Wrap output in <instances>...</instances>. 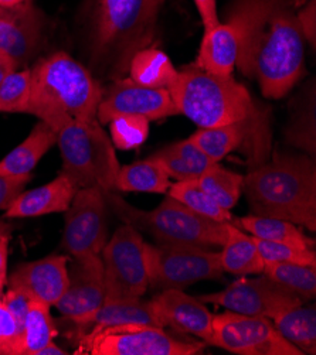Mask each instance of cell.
<instances>
[{"instance_id": "1", "label": "cell", "mask_w": 316, "mask_h": 355, "mask_svg": "<svg viewBox=\"0 0 316 355\" xmlns=\"http://www.w3.org/2000/svg\"><path fill=\"white\" fill-rule=\"evenodd\" d=\"M227 23L238 34L237 67L271 99L285 96L303 71V34L294 0H233Z\"/></svg>"}, {"instance_id": "2", "label": "cell", "mask_w": 316, "mask_h": 355, "mask_svg": "<svg viewBox=\"0 0 316 355\" xmlns=\"http://www.w3.org/2000/svg\"><path fill=\"white\" fill-rule=\"evenodd\" d=\"M159 8L160 0H88L87 49L95 76L124 78L133 55L153 40Z\"/></svg>"}, {"instance_id": "3", "label": "cell", "mask_w": 316, "mask_h": 355, "mask_svg": "<svg viewBox=\"0 0 316 355\" xmlns=\"http://www.w3.org/2000/svg\"><path fill=\"white\" fill-rule=\"evenodd\" d=\"M254 216L274 217L316 231V167L308 156L275 157L242 179Z\"/></svg>"}, {"instance_id": "4", "label": "cell", "mask_w": 316, "mask_h": 355, "mask_svg": "<svg viewBox=\"0 0 316 355\" xmlns=\"http://www.w3.org/2000/svg\"><path fill=\"white\" fill-rule=\"evenodd\" d=\"M31 95L28 115L57 130L69 119H97L103 95L91 71L67 53L58 51L30 68Z\"/></svg>"}, {"instance_id": "5", "label": "cell", "mask_w": 316, "mask_h": 355, "mask_svg": "<svg viewBox=\"0 0 316 355\" xmlns=\"http://www.w3.org/2000/svg\"><path fill=\"white\" fill-rule=\"evenodd\" d=\"M167 92L179 114L200 128L261 119L245 87L231 76L210 74L196 65L179 71Z\"/></svg>"}, {"instance_id": "6", "label": "cell", "mask_w": 316, "mask_h": 355, "mask_svg": "<svg viewBox=\"0 0 316 355\" xmlns=\"http://www.w3.org/2000/svg\"><path fill=\"white\" fill-rule=\"evenodd\" d=\"M105 198L108 208L124 224L152 235L159 243L210 248L222 246L226 242L230 221L219 223L201 217L169 196L151 211L135 208L113 190L105 191Z\"/></svg>"}, {"instance_id": "7", "label": "cell", "mask_w": 316, "mask_h": 355, "mask_svg": "<svg viewBox=\"0 0 316 355\" xmlns=\"http://www.w3.org/2000/svg\"><path fill=\"white\" fill-rule=\"evenodd\" d=\"M57 145L63 157V168L77 189H114L119 163L110 137L98 119H69L56 130Z\"/></svg>"}, {"instance_id": "8", "label": "cell", "mask_w": 316, "mask_h": 355, "mask_svg": "<svg viewBox=\"0 0 316 355\" xmlns=\"http://www.w3.org/2000/svg\"><path fill=\"white\" fill-rule=\"evenodd\" d=\"M105 302H133L149 289L148 243L133 227L121 225L101 251Z\"/></svg>"}, {"instance_id": "9", "label": "cell", "mask_w": 316, "mask_h": 355, "mask_svg": "<svg viewBox=\"0 0 316 355\" xmlns=\"http://www.w3.org/2000/svg\"><path fill=\"white\" fill-rule=\"evenodd\" d=\"M149 288L183 291L199 280L222 279L220 254L204 246L148 243Z\"/></svg>"}, {"instance_id": "10", "label": "cell", "mask_w": 316, "mask_h": 355, "mask_svg": "<svg viewBox=\"0 0 316 355\" xmlns=\"http://www.w3.org/2000/svg\"><path fill=\"white\" fill-rule=\"evenodd\" d=\"M208 345L238 355H303L278 333L269 318L230 310L213 315V333Z\"/></svg>"}, {"instance_id": "11", "label": "cell", "mask_w": 316, "mask_h": 355, "mask_svg": "<svg viewBox=\"0 0 316 355\" xmlns=\"http://www.w3.org/2000/svg\"><path fill=\"white\" fill-rule=\"evenodd\" d=\"M80 347L92 355H196L204 344L173 338L163 327L129 324L81 337Z\"/></svg>"}, {"instance_id": "12", "label": "cell", "mask_w": 316, "mask_h": 355, "mask_svg": "<svg viewBox=\"0 0 316 355\" xmlns=\"http://www.w3.org/2000/svg\"><path fill=\"white\" fill-rule=\"evenodd\" d=\"M108 241V204L99 187L78 189L65 211L63 248L69 257L99 255Z\"/></svg>"}, {"instance_id": "13", "label": "cell", "mask_w": 316, "mask_h": 355, "mask_svg": "<svg viewBox=\"0 0 316 355\" xmlns=\"http://www.w3.org/2000/svg\"><path fill=\"white\" fill-rule=\"evenodd\" d=\"M199 300L240 314L267 317L269 320L302 303L298 296L265 275L254 279H238L226 289L217 293L203 295Z\"/></svg>"}, {"instance_id": "14", "label": "cell", "mask_w": 316, "mask_h": 355, "mask_svg": "<svg viewBox=\"0 0 316 355\" xmlns=\"http://www.w3.org/2000/svg\"><path fill=\"white\" fill-rule=\"evenodd\" d=\"M68 259V283L57 310L77 327L105 303V280L101 255L91 254Z\"/></svg>"}, {"instance_id": "15", "label": "cell", "mask_w": 316, "mask_h": 355, "mask_svg": "<svg viewBox=\"0 0 316 355\" xmlns=\"http://www.w3.org/2000/svg\"><path fill=\"white\" fill-rule=\"evenodd\" d=\"M121 115L144 116L148 121H155L179 115V111L167 89L147 88L122 78L114 81L107 91H103L97 119L99 123H110Z\"/></svg>"}, {"instance_id": "16", "label": "cell", "mask_w": 316, "mask_h": 355, "mask_svg": "<svg viewBox=\"0 0 316 355\" xmlns=\"http://www.w3.org/2000/svg\"><path fill=\"white\" fill-rule=\"evenodd\" d=\"M44 28L46 16L34 0L0 8V53L12 58L17 68L26 65L40 50Z\"/></svg>"}, {"instance_id": "17", "label": "cell", "mask_w": 316, "mask_h": 355, "mask_svg": "<svg viewBox=\"0 0 316 355\" xmlns=\"http://www.w3.org/2000/svg\"><path fill=\"white\" fill-rule=\"evenodd\" d=\"M162 327H172L183 334H190L206 344L213 333V314L206 303L186 295L179 289L160 291L149 300Z\"/></svg>"}, {"instance_id": "18", "label": "cell", "mask_w": 316, "mask_h": 355, "mask_svg": "<svg viewBox=\"0 0 316 355\" xmlns=\"http://www.w3.org/2000/svg\"><path fill=\"white\" fill-rule=\"evenodd\" d=\"M68 259L65 255H49L19 265L9 277V286L28 299L54 306L67 288Z\"/></svg>"}, {"instance_id": "19", "label": "cell", "mask_w": 316, "mask_h": 355, "mask_svg": "<svg viewBox=\"0 0 316 355\" xmlns=\"http://www.w3.org/2000/svg\"><path fill=\"white\" fill-rule=\"evenodd\" d=\"M77 190V186L64 173H60L50 183L20 193L5 211V217L33 218L54 212H65Z\"/></svg>"}, {"instance_id": "20", "label": "cell", "mask_w": 316, "mask_h": 355, "mask_svg": "<svg viewBox=\"0 0 316 355\" xmlns=\"http://www.w3.org/2000/svg\"><path fill=\"white\" fill-rule=\"evenodd\" d=\"M240 42L237 30L230 24H219L204 31L196 67L216 76H231L237 64Z\"/></svg>"}, {"instance_id": "21", "label": "cell", "mask_w": 316, "mask_h": 355, "mask_svg": "<svg viewBox=\"0 0 316 355\" xmlns=\"http://www.w3.org/2000/svg\"><path fill=\"white\" fill-rule=\"evenodd\" d=\"M129 324H145L162 327L152 309L151 302L142 299L133 302H105L94 314H91L84 324L78 329H87L81 337L92 336L98 331L111 327H121Z\"/></svg>"}, {"instance_id": "22", "label": "cell", "mask_w": 316, "mask_h": 355, "mask_svg": "<svg viewBox=\"0 0 316 355\" xmlns=\"http://www.w3.org/2000/svg\"><path fill=\"white\" fill-rule=\"evenodd\" d=\"M54 145H57L56 130L39 121L22 144L0 160V175L31 174Z\"/></svg>"}, {"instance_id": "23", "label": "cell", "mask_w": 316, "mask_h": 355, "mask_svg": "<svg viewBox=\"0 0 316 355\" xmlns=\"http://www.w3.org/2000/svg\"><path fill=\"white\" fill-rule=\"evenodd\" d=\"M151 159L159 162L170 179L176 182L197 180L208 167L215 164L193 144L190 137L158 150Z\"/></svg>"}, {"instance_id": "24", "label": "cell", "mask_w": 316, "mask_h": 355, "mask_svg": "<svg viewBox=\"0 0 316 355\" xmlns=\"http://www.w3.org/2000/svg\"><path fill=\"white\" fill-rule=\"evenodd\" d=\"M219 254L223 270L237 276L263 273L265 266L257 251L254 238L231 224V221L227 227L226 242L222 245Z\"/></svg>"}, {"instance_id": "25", "label": "cell", "mask_w": 316, "mask_h": 355, "mask_svg": "<svg viewBox=\"0 0 316 355\" xmlns=\"http://www.w3.org/2000/svg\"><path fill=\"white\" fill-rule=\"evenodd\" d=\"M258 121L237 122L213 128H200L196 133L190 136V140L206 156H208L215 163H219L227 155L238 149V146L249 136V133L258 128Z\"/></svg>"}, {"instance_id": "26", "label": "cell", "mask_w": 316, "mask_h": 355, "mask_svg": "<svg viewBox=\"0 0 316 355\" xmlns=\"http://www.w3.org/2000/svg\"><path fill=\"white\" fill-rule=\"evenodd\" d=\"M287 341L303 354H316V307L299 303L271 320Z\"/></svg>"}, {"instance_id": "27", "label": "cell", "mask_w": 316, "mask_h": 355, "mask_svg": "<svg viewBox=\"0 0 316 355\" xmlns=\"http://www.w3.org/2000/svg\"><path fill=\"white\" fill-rule=\"evenodd\" d=\"M170 186V177L166 170L151 157L119 167L114 182V189L124 193L165 194Z\"/></svg>"}, {"instance_id": "28", "label": "cell", "mask_w": 316, "mask_h": 355, "mask_svg": "<svg viewBox=\"0 0 316 355\" xmlns=\"http://www.w3.org/2000/svg\"><path fill=\"white\" fill-rule=\"evenodd\" d=\"M178 73L163 51L149 47L136 53L129 64V80L147 88L167 89L176 81Z\"/></svg>"}, {"instance_id": "29", "label": "cell", "mask_w": 316, "mask_h": 355, "mask_svg": "<svg viewBox=\"0 0 316 355\" xmlns=\"http://www.w3.org/2000/svg\"><path fill=\"white\" fill-rule=\"evenodd\" d=\"M242 231H247L251 236L275 242V243H285L302 250H313L315 242L308 238L298 225L274 217H264V216H247L237 218L233 223Z\"/></svg>"}, {"instance_id": "30", "label": "cell", "mask_w": 316, "mask_h": 355, "mask_svg": "<svg viewBox=\"0 0 316 355\" xmlns=\"http://www.w3.org/2000/svg\"><path fill=\"white\" fill-rule=\"evenodd\" d=\"M244 175L215 163L197 179L201 190L222 208L230 211L242 194Z\"/></svg>"}, {"instance_id": "31", "label": "cell", "mask_w": 316, "mask_h": 355, "mask_svg": "<svg viewBox=\"0 0 316 355\" xmlns=\"http://www.w3.org/2000/svg\"><path fill=\"white\" fill-rule=\"evenodd\" d=\"M50 307L40 300H28V311L23 326V355H38L57 334Z\"/></svg>"}, {"instance_id": "32", "label": "cell", "mask_w": 316, "mask_h": 355, "mask_svg": "<svg viewBox=\"0 0 316 355\" xmlns=\"http://www.w3.org/2000/svg\"><path fill=\"white\" fill-rule=\"evenodd\" d=\"M263 275L284 286L302 302L316 296V268L298 263H265Z\"/></svg>"}, {"instance_id": "33", "label": "cell", "mask_w": 316, "mask_h": 355, "mask_svg": "<svg viewBox=\"0 0 316 355\" xmlns=\"http://www.w3.org/2000/svg\"><path fill=\"white\" fill-rule=\"evenodd\" d=\"M167 196L182 202L186 208L196 212V214L208 220L219 223H228L233 220L230 211L222 208L216 201L210 198L201 190L197 180H183L173 183L167 190Z\"/></svg>"}, {"instance_id": "34", "label": "cell", "mask_w": 316, "mask_h": 355, "mask_svg": "<svg viewBox=\"0 0 316 355\" xmlns=\"http://www.w3.org/2000/svg\"><path fill=\"white\" fill-rule=\"evenodd\" d=\"M31 95L30 69L13 71L0 83V112L26 114Z\"/></svg>"}, {"instance_id": "35", "label": "cell", "mask_w": 316, "mask_h": 355, "mask_svg": "<svg viewBox=\"0 0 316 355\" xmlns=\"http://www.w3.org/2000/svg\"><path fill=\"white\" fill-rule=\"evenodd\" d=\"M114 145L121 150H132L144 144L149 133V121L144 116L121 115L110 122Z\"/></svg>"}, {"instance_id": "36", "label": "cell", "mask_w": 316, "mask_h": 355, "mask_svg": "<svg viewBox=\"0 0 316 355\" xmlns=\"http://www.w3.org/2000/svg\"><path fill=\"white\" fill-rule=\"evenodd\" d=\"M254 242L264 263H298L316 268V254L313 250H302V248L258 238H254Z\"/></svg>"}, {"instance_id": "37", "label": "cell", "mask_w": 316, "mask_h": 355, "mask_svg": "<svg viewBox=\"0 0 316 355\" xmlns=\"http://www.w3.org/2000/svg\"><path fill=\"white\" fill-rule=\"evenodd\" d=\"M0 355H23V331L0 299Z\"/></svg>"}, {"instance_id": "38", "label": "cell", "mask_w": 316, "mask_h": 355, "mask_svg": "<svg viewBox=\"0 0 316 355\" xmlns=\"http://www.w3.org/2000/svg\"><path fill=\"white\" fill-rule=\"evenodd\" d=\"M31 179L26 175H0V209H8L16 197L24 191V187Z\"/></svg>"}, {"instance_id": "39", "label": "cell", "mask_w": 316, "mask_h": 355, "mask_svg": "<svg viewBox=\"0 0 316 355\" xmlns=\"http://www.w3.org/2000/svg\"><path fill=\"white\" fill-rule=\"evenodd\" d=\"M2 299L3 304L6 306V309L10 311V314L15 317V320L17 322L19 327L23 331V326H24V320H26V315L28 311V297L15 289H9L8 293L0 296Z\"/></svg>"}, {"instance_id": "40", "label": "cell", "mask_w": 316, "mask_h": 355, "mask_svg": "<svg viewBox=\"0 0 316 355\" xmlns=\"http://www.w3.org/2000/svg\"><path fill=\"white\" fill-rule=\"evenodd\" d=\"M297 19L302 30L303 39L308 40L312 47H315V43H316V2L315 0H309L303 8L297 10Z\"/></svg>"}, {"instance_id": "41", "label": "cell", "mask_w": 316, "mask_h": 355, "mask_svg": "<svg viewBox=\"0 0 316 355\" xmlns=\"http://www.w3.org/2000/svg\"><path fill=\"white\" fill-rule=\"evenodd\" d=\"M197 12L201 17L204 31H208L220 24L217 13V0H194Z\"/></svg>"}, {"instance_id": "42", "label": "cell", "mask_w": 316, "mask_h": 355, "mask_svg": "<svg viewBox=\"0 0 316 355\" xmlns=\"http://www.w3.org/2000/svg\"><path fill=\"white\" fill-rule=\"evenodd\" d=\"M9 241L10 235L0 238V296L8 285V258H9Z\"/></svg>"}, {"instance_id": "43", "label": "cell", "mask_w": 316, "mask_h": 355, "mask_svg": "<svg viewBox=\"0 0 316 355\" xmlns=\"http://www.w3.org/2000/svg\"><path fill=\"white\" fill-rule=\"evenodd\" d=\"M17 67L12 58L8 55L0 53V83H2L9 74H12L13 71H16Z\"/></svg>"}, {"instance_id": "44", "label": "cell", "mask_w": 316, "mask_h": 355, "mask_svg": "<svg viewBox=\"0 0 316 355\" xmlns=\"http://www.w3.org/2000/svg\"><path fill=\"white\" fill-rule=\"evenodd\" d=\"M65 354H68V352L64 351L63 348H60L54 341H50L47 345H44L38 352V355H65Z\"/></svg>"}, {"instance_id": "45", "label": "cell", "mask_w": 316, "mask_h": 355, "mask_svg": "<svg viewBox=\"0 0 316 355\" xmlns=\"http://www.w3.org/2000/svg\"><path fill=\"white\" fill-rule=\"evenodd\" d=\"M24 0H0V8L6 9V8H15L20 3H23Z\"/></svg>"}, {"instance_id": "46", "label": "cell", "mask_w": 316, "mask_h": 355, "mask_svg": "<svg viewBox=\"0 0 316 355\" xmlns=\"http://www.w3.org/2000/svg\"><path fill=\"white\" fill-rule=\"evenodd\" d=\"M10 231H12V225L5 223L3 220H0V238L5 235H10Z\"/></svg>"}]
</instances>
